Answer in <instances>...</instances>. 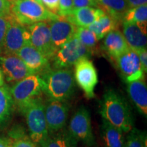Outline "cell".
<instances>
[{
  "label": "cell",
  "instance_id": "obj_1",
  "mask_svg": "<svg viewBox=\"0 0 147 147\" xmlns=\"http://www.w3.org/2000/svg\"><path fill=\"white\" fill-rule=\"evenodd\" d=\"M100 115L102 119L124 133L131 129L134 117L126 99L114 89H108L104 93L100 102Z\"/></svg>",
  "mask_w": 147,
  "mask_h": 147
},
{
  "label": "cell",
  "instance_id": "obj_2",
  "mask_svg": "<svg viewBox=\"0 0 147 147\" xmlns=\"http://www.w3.org/2000/svg\"><path fill=\"white\" fill-rule=\"evenodd\" d=\"M45 82L44 93L49 99L67 102L74 95L76 82L70 68H51L40 76Z\"/></svg>",
  "mask_w": 147,
  "mask_h": 147
},
{
  "label": "cell",
  "instance_id": "obj_3",
  "mask_svg": "<svg viewBox=\"0 0 147 147\" xmlns=\"http://www.w3.org/2000/svg\"><path fill=\"white\" fill-rule=\"evenodd\" d=\"M20 113L26 120L30 139L36 145L41 146L49 135L45 117V102L42 96L28 103Z\"/></svg>",
  "mask_w": 147,
  "mask_h": 147
},
{
  "label": "cell",
  "instance_id": "obj_4",
  "mask_svg": "<svg viewBox=\"0 0 147 147\" xmlns=\"http://www.w3.org/2000/svg\"><path fill=\"white\" fill-rule=\"evenodd\" d=\"M10 14L16 21L23 25L53 21L61 17L36 0H18L12 3Z\"/></svg>",
  "mask_w": 147,
  "mask_h": 147
},
{
  "label": "cell",
  "instance_id": "obj_5",
  "mask_svg": "<svg viewBox=\"0 0 147 147\" xmlns=\"http://www.w3.org/2000/svg\"><path fill=\"white\" fill-rule=\"evenodd\" d=\"M45 82L38 74H32L22 80L14 82L10 91L14 106L21 112L28 103L38 97H41L44 93Z\"/></svg>",
  "mask_w": 147,
  "mask_h": 147
},
{
  "label": "cell",
  "instance_id": "obj_6",
  "mask_svg": "<svg viewBox=\"0 0 147 147\" xmlns=\"http://www.w3.org/2000/svg\"><path fill=\"white\" fill-rule=\"evenodd\" d=\"M92 54L91 51L74 36L58 49L51 60V67L53 69L70 68L79 60L89 58Z\"/></svg>",
  "mask_w": 147,
  "mask_h": 147
},
{
  "label": "cell",
  "instance_id": "obj_7",
  "mask_svg": "<svg viewBox=\"0 0 147 147\" xmlns=\"http://www.w3.org/2000/svg\"><path fill=\"white\" fill-rule=\"evenodd\" d=\"M67 130L77 140L82 142L88 146H91L95 144L91 115L86 107L81 106L74 114L69 121Z\"/></svg>",
  "mask_w": 147,
  "mask_h": 147
},
{
  "label": "cell",
  "instance_id": "obj_8",
  "mask_svg": "<svg viewBox=\"0 0 147 147\" xmlns=\"http://www.w3.org/2000/svg\"><path fill=\"white\" fill-rule=\"evenodd\" d=\"M75 82L89 99L95 97V89L98 83V76L94 64L89 58H83L74 65Z\"/></svg>",
  "mask_w": 147,
  "mask_h": 147
},
{
  "label": "cell",
  "instance_id": "obj_9",
  "mask_svg": "<svg viewBox=\"0 0 147 147\" xmlns=\"http://www.w3.org/2000/svg\"><path fill=\"white\" fill-rule=\"evenodd\" d=\"M29 44H30V34L27 27L18 23L10 14L1 53L16 54L22 47Z\"/></svg>",
  "mask_w": 147,
  "mask_h": 147
},
{
  "label": "cell",
  "instance_id": "obj_10",
  "mask_svg": "<svg viewBox=\"0 0 147 147\" xmlns=\"http://www.w3.org/2000/svg\"><path fill=\"white\" fill-rule=\"evenodd\" d=\"M30 34V44L42 55L51 61L57 49L53 45L47 21L38 22L27 25Z\"/></svg>",
  "mask_w": 147,
  "mask_h": 147
},
{
  "label": "cell",
  "instance_id": "obj_11",
  "mask_svg": "<svg viewBox=\"0 0 147 147\" xmlns=\"http://www.w3.org/2000/svg\"><path fill=\"white\" fill-rule=\"evenodd\" d=\"M69 104L65 101L49 99L45 102V113L49 134L64 128L67 123Z\"/></svg>",
  "mask_w": 147,
  "mask_h": 147
},
{
  "label": "cell",
  "instance_id": "obj_12",
  "mask_svg": "<svg viewBox=\"0 0 147 147\" xmlns=\"http://www.w3.org/2000/svg\"><path fill=\"white\" fill-rule=\"evenodd\" d=\"M117 68L126 83L138 80H144L143 71L138 55L135 51L129 49L126 52L114 59Z\"/></svg>",
  "mask_w": 147,
  "mask_h": 147
},
{
  "label": "cell",
  "instance_id": "obj_13",
  "mask_svg": "<svg viewBox=\"0 0 147 147\" xmlns=\"http://www.w3.org/2000/svg\"><path fill=\"white\" fill-rule=\"evenodd\" d=\"M0 69L8 82H16L29 75L35 74L16 54L0 53Z\"/></svg>",
  "mask_w": 147,
  "mask_h": 147
},
{
  "label": "cell",
  "instance_id": "obj_14",
  "mask_svg": "<svg viewBox=\"0 0 147 147\" xmlns=\"http://www.w3.org/2000/svg\"><path fill=\"white\" fill-rule=\"evenodd\" d=\"M16 55L23 60L29 68L40 76L52 68L51 61L31 44L22 47Z\"/></svg>",
  "mask_w": 147,
  "mask_h": 147
},
{
  "label": "cell",
  "instance_id": "obj_15",
  "mask_svg": "<svg viewBox=\"0 0 147 147\" xmlns=\"http://www.w3.org/2000/svg\"><path fill=\"white\" fill-rule=\"evenodd\" d=\"M54 47L58 49L74 36L76 27L69 20L61 16L57 19L47 21Z\"/></svg>",
  "mask_w": 147,
  "mask_h": 147
},
{
  "label": "cell",
  "instance_id": "obj_16",
  "mask_svg": "<svg viewBox=\"0 0 147 147\" xmlns=\"http://www.w3.org/2000/svg\"><path fill=\"white\" fill-rule=\"evenodd\" d=\"M122 34L129 49L135 51L146 49V30L138 25L123 21Z\"/></svg>",
  "mask_w": 147,
  "mask_h": 147
},
{
  "label": "cell",
  "instance_id": "obj_17",
  "mask_svg": "<svg viewBox=\"0 0 147 147\" xmlns=\"http://www.w3.org/2000/svg\"><path fill=\"white\" fill-rule=\"evenodd\" d=\"M104 14L105 12L100 8L87 6L74 9L71 13L65 18L77 27H87Z\"/></svg>",
  "mask_w": 147,
  "mask_h": 147
},
{
  "label": "cell",
  "instance_id": "obj_18",
  "mask_svg": "<svg viewBox=\"0 0 147 147\" xmlns=\"http://www.w3.org/2000/svg\"><path fill=\"white\" fill-rule=\"evenodd\" d=\"M127 91L138 111L146 117L147 87L144 80H138L127 83Z\"/></svg>",
  "mask_w": 147,
  "mask_h": 147
},
{
  "label": "cell",
  "instance_id": "obj_19",
  "mask_svg": "<svg viewBox=\"0 0 147 147\" xmlns=\"http://www.w3.org/2000/svg\"><path fill=\"white\" fill-rule=\"evenodd\" d=\"M104 38V50L113 59L123 54L129 49L122 32L119 29L113 30Z\"/></svg>",
  "mask_w": 147,
  "mask_h": 147
},
{
  "label": "cell",
  "instance_id": "obj_20",
  "mask_svg": "<svg viewBox=\"0 0 147 147\" xmlns=\"http://www.w3.org/2000/svg\"><path fill=\"white\" fill-rule=\"evenodd\" d=\"M101 133L105 147H125L124 132L103 119Z\"/></svg>",
  "mask_w": 147,
  "mask_h": 147
},
{
  "label": "cell",
  "instance_id": "obj_21",
  "mask_svg": "<svg viewBox=\"0 0 147 147\" xmlns=\"http://www.w3.org/2000/svg\"><path fill=\"white\" fill-rule=\"evenodd\" d=\"M14 108L10 87L6 84L0 86V128L8 123L12 117Z\"/></svg>",
  "mask_w": 147,
  "mask_h": 147
},
{
  "label": "cell",
  "instance_id": "obj_22",
  "mask_svg": "<svg viewBox=\"0 0 147 147\" xmlns=\"http://www.w3.org/2000/svg\"><path fill=\"white\" fill-rule=\"evenodd\" d=\"M78 141L65 127L49 134V136L40 147H77Z\"/></svg>",
  "mask_w": 147,
  "mask_h": 147
},
{
  "label": "cell",
  "instance_id": "obj_23",
  "mask_svg": "<svg viewBox=\"0 0 147 147\" xmlns=\"http://www.w3.org/2000/svg\"><path fill=\"white\" fill-rule=\"evenodd\" d=\"M99 8L115 18L117 21H122L129 6L126 0H95Z\"/></svg>",
  "mask_w": 147,
  "mask_h": 147
},
{
  "label": "cell",
  "instance_id": "obj_24",
  "mask_svg": "<svg viewBox=\"0 0 147 147\" xmlns=\"http://www.w3.org/2000/svg\"><path fill=\"white\" fill-rule=\"evenodd\" d=\"M117 23L118 21L117 20L105 13L95 20L93 23L87 27V28L94 33L97 40H100L108 33L116 29Z\"/></svg>",
  "mask_w": 147,
  "mask_h": 147
},
{
  "label": "cell",
  "instance_id": "obj_25",
  "mask_svg": "<svg viewBox=\"0 0 147 147\" xmlns=\"http://www.w3.org/2000/svg\"><path fill=\"white\" fill-rule=\"evenodd\" d=\"M122 21L136 23L146 30L147 4L129 8L125 13Z\"/></svg>",
  "mask_w": 147,
  "mask_h": 147
},
{
  "label": "cell",
  "instance_id": "obj_26",
  "mask_svg": "<svg viewBox=\"0 0 147 147\" xmlns=\"http://www.w3.org/2000/svg\"><path fill=\"white\" fill-rule=\"evenodd\" d=\"M74 37H76L82 45L91 51L92 53L96 49L99 40H97L94 33L91 32L87 27H76Z\"/></svg>",
  "mask_w": 147,
  "mask_h": 147
},
{
  "label": "cell",
  "instance_id": "obj_27",
  "mask_svg": "<svg viewBox=\"0 0 147 147\" xmlns=\"http://www.w3.org/2000/svg\"><path fill=\"white\" fill-rule=\"evenodd\" d=\"M146 142H147L146 133L137 128L132 127L125 140V147H144Z\"/></svg>",
  "mask_w": 147,
  "mask_h": 147
},
{
  "label": "cell",
  "instance_id": "obj_28",
  "mask_svg": "<svg viewBox=\"0 0 147 147\" xmlns=\"http://www.w3.org/2000/svg\"><path fill=\"white\" fill-rule=\"evenodd\" d=\"M74 10L73 0H59V10L58 15L62 17L69 16Z\"/></svg>",
  "mask_w": 147,
  "mask_h": 147
},
{
  "label": "cell",
  "instance_id": "obj_29",
  "mask_svg": "<svg viewBox=\"0 0 147 147\" xmlns=\"http://www.w3.org/2000/svg\"><path fill=\"white\" fill-rule=\"evenodd\" d=\"M11 141L12 147H38L27 135Z\"/></svg>",
  "mask_w": 147,
  "mask_h": 147
},
{
  "label": "cell",
  "instance_id": "obj_30",
  "mask_svg": "<svg viewBox=\"0 0 147 147\" xmlns=\"http://www.w3.org/2000/svg\"><path fill=\"white\" fill-rule=\"evenodd\" d=\"M8 24V16H0V53L3 49V42Z\"/></svg>",
  "mask_w": 147,
  "mask_h": 147
},
{
  "label": "cell",
  "instance_id": "obj_31",
  "mask_svg": "<svg viewBox=\"0 0 147 147\" xmlns=\"http://www.w3.org/2000/svg\"><path fill=\"white\" fill-rule=\"evenodd\" d=\"M41 3L51 12L58 14L59 10V0H41Z\"/></svg>",
  "mask_w": 147,
  "mask_h": 147
},
{
  "label": "cell",
  "instance_id": "obj_32",
  "mask_svg": "<svg viewBox=\"0 0 147 147\" xmlns=\"http://www.w3.org/2000/svg\"><path fill=\"white\" fill-rule=\"evenodd\" d=\"M73 5L74 9L87 6L99 8L95 0H73Z\"/></svg>",
  "mask_w": 147,
  "mask_h": 147
},
{
  "label": "cell",
  "instance_id": "obj_33",
  "mask_svg": "<svg viewBox=\"0 0 147 147\" xmlns=\"http://www.w3.org/2000/svg\"><path fill=\"white\" fill-rule=\"evenodd\" d=\"M11 13V3L8 0H0V16H8Z\"/></svg>",
  "mask_w": 147,
  "mask_h": 147
},
{
  "label": "cell",
  "instance_id": "obj_34",
  "mask_svg": "<svg viewBox=\"0 0 147 147\" xmlns=\"http://www.w3.org/2000/svg\"><path fill=\"white\" fill-rule=\"evenodd\" d=\"M137 53L138 57L142 65V69L144 73L147 72V51L146 49H142L136 51Z\"/></svg>",
  "mask_w": 147,
  "mask_h": 147
},
{
  "label": "cell",
  "instance_id": "obj_35",
  "mask_svg": "<svg viewBox=\"0 0 147 147\" xmlns=\"http://www.w3.org/2000/svg\"><path fill=\"white\" fill-rule=\"evenodd\" d=\"M126 1L129 8L145 5L147 3V0H126Z\"/></svg>",
  "mask_w": 147,
  "mask_h": 147
},
{
  "label": "cell",
  "instance_id": "obj_36",
  "mask_svg": "<svg viewBox=\"0 0 147 147\" xmlns=\"http://www.w3.org/2000/svg\"><path fill=\"white\" fill-rule=\"evenodd\" d=\"M0 147H12V141L10 138L0 136Z\"/></svg>",
  "mask_w": 147,
  "mask_h": 147
},
{
  "label": "cell",
  "instance_id": "obj_37",
  "mask_svg": "<svg viewBox=\"0 0 147 147\" xmlns=\"http://www.w3.org/2000/svg\"><path fill=\"white\" fill-rule=\"evenodd\" d=\"M3 84H4V76H3L2 71L0 69V86H2Z\"/></svg>",
  "mask_w": 147,
  "mask_h": 147
},
{
  "label": "cell",
  "instance_id": "obj_38",
  "mask_svg": "<svg viewBox=\"0 0 147 147\" xmlns=\"http://www.w3.org/2000/svg\"><path fill=\"white\" fill-rule=\"evenodd\" d=\"M8 1H10L11 4H12V3H14V2H16V1H18V0H8Z\"/></svg>",
  "mask_w": 147,
  "mask_h": 147
},
{
  "label": "cell",
  "instance_id": "obj_39",
  "mask_svg": "<svg viewBox=\"0 0 147 147\" xmlns=\"http://www.w3.org/2000/svg\"><path fill=\"white\" fill-rule=\"evenodd\" d=\"M36 1H38V2H39L40 3H41V0H36Z\"/></svg>",
  "mask_w": 147,
  "mask_h": 147
}]
</instances>
